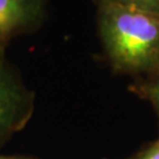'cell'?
Returning a JSON list of instances; mask_svg holds the SVG:
<instances>
[{
    "mask_svg": "<svg viewBox=\"0 0 159 159\" xmlns=\"http://www.w3.org/2000/svg\"><path fill=\"white\" fill-rule=\"evenodd\" d=\"M98 30L111 66L119 73H159V14L133 6H98Z\"/></svg>",
    "mask_w": 159,
    "mask_h": 159,
    "instance_id": "1",
    "label": "cell"
},
{
    "mask_svg": "<svg viewBox=\"0 0 159 159\" xmlns=\"http://www.w3.org/2000/svg\"><path fill=\"white\" fill-rule=\"evenodd\" d=\"M0 46V146L21 131L34 110V94L25 86Z\"/></svg>",
    "mask_w": 159,
    "mask_h": 159,
    "instance_id": "2",
    "label": "cell"
},
{
    "mask_svg": "<svg viewBox=\"0 0 159 159\" xmlns=\"http://www.w3.org/2000/svg\"><path fill=\"white\" fill-rule=\"evenodd\" d=\"M46 16V0H0V46L40 26Z\"/></svg>",
    "mask_w": 159,
    "mask_h": 159,
    "instance_id": "3",
    "label": "cell"
},
{
    "mask_svg": "<svg viewBox=\"0 0 159 159\" xmlns=\"http://www.w3.org/2000/svg\"><path fill=\"white\" fill-rule=\"evenodd\" d=\"M130 89L140 98L151 102L159 117V73L146 79L138 80Z\"/></svg>",
    "mask_w": 159,
    "mask_h": 159,
    "instance_id": "4",
    "label": "cell"
},
{
    "mask_svg": "<svg viewBox=\"0 0 159 159\" xmlns=\"http://www.w3.org/2000/svg\"><path fill=\"white\" fill-rule=\"evenodd\" d=\"M97 1L98 6L104 4H118V5L133 6L159 14V0H97Z\"/></svg>",
    "mask_w": 159,
    "mask_h": 159,
    "instance_id": "5",
    "label": "cell"
},
{
    "mask_svg": "<svg viewBox=\"0 0 159 159\" xmlns=\"http://www.w3.org/2000/svg\"><path fill=\"white\" fill-rule=\"evenodd\" d=\"M133 159H159V138Z\"/></svg>",
    "mask_w": 159,
    "mask_h": 159,
    "instance_id": "6",
    "label": "cell"
},
{
    "mask_svg": "<svg viewBox=\"0 0 159 159\" xmlns=\"http://www.w3.org/2000/svg\"><path fill=\"white\" fill-rule=\"evenodd\" d=\"M0 159H32L27 157H17V156H0Z\"/></svg>",
    "mask_w": 159,
    "mask_h": 159,
    "instance_id": "7",
    "label": "cell"
}]
</instances>
